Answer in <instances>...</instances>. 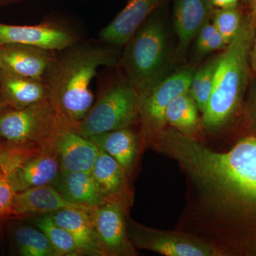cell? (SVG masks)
<instances>
[{
    "mask_svg": "<svg viewBox=\"0 0 256 256\" xmlns=\"http://www.w3.org/2000/svg\"><path fill=\"white\" fill-rule=\"evenodd\" d=\"M250 70L256 74V36L250 53Z\"/></svg>",
    "mask_w": 256,
    "mask_h": 256,
    "instance_id": "cell-31",
    "label": "cell"
},
{
    "mask_svg": "<svg viewBox=\"0 0 256 256\" xmlns=\"http://www.w3.org/2000/svg\"><path fill=\"white\" fill-rule=\"evenodd\" d=\"M15 192L8 173L0 166V218L12 217V206Z\"/></svg>",
    "mask_w": 256,
    "mask_h": 256,
    "instance_id": "cell-28",
    "label": "cell"
},
{
    "mask_svg": "<svg viewBox=\"0 0 256 256\" xmlns=\"http://www.w3.org/2000/svg\"><path fill=\"white\" fill-rule=\"evenodd\" d=\"M3 152H4V148H3L2 144L0 142V164H1Z\"/></svg>",
    "mask_w": 256,
    "mask_h": 256,
    "instance_id": "cell-34",
    "label": "cell"
},
{
    "mask_svg": "<svg viewBox=\"0 0 256 256\" xmlns=\"http://www.w3.org/2000/svg\"><path fill=\"white\" fill-rule=\"evenodd\" d=\"M55 53L26 45L0 44V65L4 72L44 82Z\"/></svg>",
    "mask_w": 256,
    "mask_h": 256,
    "instance_id": "cell-12",
    "label": "cell"
},
{
    "mask_svg": "<svg viewBox=\"0 0 256 256\" xmlns=\"http://www.w3.org/2000/svg\"><path fill=\"white\" fill-rule=\"evenodd\" d=\"M128 226V236L134 247L166 256L223 255L220 249L188 234L156 230L133 222Z\"/></svg>",
    "mask_w": 256,
    "mask_h": 256,
    "instance_id": "cell-8",
    "label": "cell"
},
{
    "mask_svg": "<svg viewBox=\"0 0 256 256\" xmlns=\"http://www.w3.org/2000/svg\"><path fill=\"white\" fill-rule=\"evenodd\" d=\"M50 100L22 109L8 108L0 114V142L9 149H46L54 146L60 133L68 129Z\"/></svg>",
    "mask_w": 256,
    "mask_h": 256,
    "instance_id": "cell-4",
    "label": "cell"
},
{
    "mask_svg": "<svg viewBox=\"0 0 256 256\" xmlns=\"http://www.w3.org/2000/svg\"><path fill=\"white\" fill-rule=\"evenodd\" d=\"M163 0H128L126 6L105 28L100 40L111 46H124Z\"/></svg>",
    "mask_w": 256,
    "mask_h": 256,
    "instance_id": "cell-13",
    "label": "cell"
},
{
    "mask_svg": "<svg viewBox=\"0 0 256 256\" xmlns=\"http://www.w3.org/2000/svg\"><path fill=\"white\" fill-rule=\"evenodd\" d=\"M214 10L210 0H175L174 23L180 54L186 50L204 25L210 21Z\"/></svg>",
    "mask_w": 256,
    "mask_h": 256,
    "instance_id": "cell-18",
    "label": "cell"
},
{
    "mask_svg": "<svg viewBox=\"0 0 256 256\" xmlns=\"http://www.w3.org/2000/svg\"><path fill=\"white\" fill-rule=\"evenodd\" d=\"M90 210L64 208L50 215L56 224L73 236L82 256H106Z\"/></svg>",
    "mask_w": 256,
    "mask_h": 256,
    "instance_id": "cell-15",
    "label": "cell"
},
{
    "mask_svg": "<svg viewBox=\"0 0 256 256\" xmlns=\"http://www.w3.org/2000/svg\"><path fill=\"white\" fill-rule=\"evenodd\" d=\"M212 4L216 9L233 8L237 6L240 0H210Z\"/></svg>",
    "mask_w": 256,
    "mask_h": 256,
    "instance_id": "cell-30",
    "label": "cell"
},
{
    "mask_svg": "<svg viewBox=\"0 0 256 256\" xmlns=\"http://www.w3.org/2000/svg\"><path fill=\"white\" fill-rule=\"evenodd\" d=\"M0 94L10 108L22 109L48 100L46 82L2 70Z\"/></svg>",
    "mask_w": 256,
    "mask_h": 256,
    "instance_id": "cell-19",
    "label": "cell"
},
{
    "mask_svg": "<svg viewBox=\"0 0 256 256\" xmlns=\"http://www.w3.org/2000/svg\"><path fill=\"white\" fill-rule=\"evenodd\" d=\"M0 166L8 173L16 193L36 186L53 185L60 174V158L55 144L34 150L4 148Z\"/></svg>",
    "mask_w": 256,
    "mask_h": 256,
    "instance_id": "cell-7",
    "label": "cell"
},
{
    "mask_svg": "<svg viewBox=\"0 0 256 256\" xmlns=\"http://www.w3.org/2000/svg\"><path fill=\"white\" fill-rule=\"evenodd\" d=\"M256 36V10L242 20L236 36L218 56L213 92L202 124L216 130L230 124L242 108L250 72V53Z\"/></svg>",
    "mask_w": 256,
    "mask_h": 256,
    "instance_id": "cell-3",
    "label": "cell"
},
{
    "mask_svg": "<svg viewBox=\"0 0 256 256\" xmlns=\"http://www.w3.org/2000/svg\"><path fill=\"white\" fill-rule=\"evenodd\" d=\"M212 18V23L220 32L227 45L236 36L244 20L237 6L214 10Z\"/></svg>",
    "mask_w": 256,
    "mask_h": 256,
    "instance_id": "cell-26",
    "label": "cell"
},
{
    "mask_svg": "<svg viewBox=\"0 0 256 256\" xmlns=\"http://www.w3.org/2000/svg\"><path fill=\"white\" fill-rule=\"evenodd\" d=\"M90 173L106 202H114L126 208L130 200L128 174L114 158L100 150Z\"/></svg>",
    "mask_w": 256,
    "mask_h": 256,
    "instance_id": "cell-16",
    "label": "cell"
},
{
    "mask_svg": "<svg viewBox=\"0 0 256 256\" xmlns=\"http://www.w3.org/2000/svg\"><path fill=\"white\" fill-rule=\"evenodd\" d=\"M247 118L252 134H256V88L247 106Z\"/></svg>",
    "mask_w": 256,
    "mask_h": 256,
    "instance_id": "cell-29",
    "label": "cell"
},
{
    "mask_svg": "<svg viewBox=\"0 0 256 256\" xmlns=\"http://www.w3.org/2000/svg\"><path fill=\"white\" fill-rule=\"evenodd\" d=\"M36 225L46 236L58 256H82L73 236L56 224L50 214L38 218Z\"/></svg>",
    "mask_w": 256,
    "mask_h": 256,
    "instance_id": "cell-24",
    "label": "cell"
},
{
    "mask_svg": "<svg viewBox=\"0 0 256 256\" xmlns=\"http://www.w3.org/2000/svg\"><path fill=\"white\" fill-rule=\"evenodd\" d=\"M100 150L114 158L130 174L138 153V140L136 133L130 128L114 130L89 138Z\"/></svg>",
    "mask_w": 256,
    "mask_h": 256,
    "instance_id": "cell-21",
    "label": "cell"
},
{
    "mask_svg": "<svg viewBox=\"0 0 256 256\" xmlns=\"http://www.w3.org/2000/svg\"><path fill=\"white\" fill-rule=\"evenodd\" d=\"M166 58L164 28L159 20H146L126 44L122 58L128 82L139 95L159 82Z\"/></svg>",
    "mask_w": 256,
    "mask_h": 256,
    "instance_id": "cell-5",
    "label": "cell"
},
{
    "mask_svg": "<svg viewBox=\"0 0 256 256\" xmlns=\"http://www.w3.org/2000/svg\"><path fill=\"white\" fill-rule=\"evenodd\" d=\"M194 74L192 68L178 70L140 94L139 119L149 139L164 129L166 108L178 96L188 92Z\"/></svg>",
    "mask_w": 256,
    "mask_h": 256,
    "instance_id": "cell-9",
    "label": "cell"
},
{
    "mask_svg": "<svg viewBox=\"0 0 256 256\" xmlns=\"http://www.w3.org/2000/svg\"><path fill=\"white\" fill-rule=\"evenodd\" d=\"M124 208L119 204L106 202L90 210L106 256L136 255L128 236Z\"/></svg>",
    "mask_w": 256,
    "mask_h": 256,
    "instance_id": "cell-11",
    "label": "cell"
},
{
    "mask_svg": "<svg viewBox=\"0 0 256 256\" xmlns=\"http://www.w3.org/2000/svg\"><path fill=\"white\" fill-rule=\"evenodd\" d=\"M218 60V56H217L204 65L196 72H194L192 78L188 92L202 114L206 109L213 92Z\"/></svg>",
    "mask_w": 256,
    "mask_h": 256,
    "instance_id": "cell-25",
    "label": "cell"
},
{
    "mask_svg": "<svg viewBox=\"0 0 256 256\" xmlns=\"http://www.w3.org/2000/svg\"><path fill=\"white\" fill-rule=\"evenodd\" d=\"M8 108H9V107L6 105L4 99H3L2 96L0 94V114Z\"/></svg>",
    "mask_w": 256,
    "mask_h": 256,
    "instance_id": "cell-32",
    "label": "cell"
},
{
    "mask_svg": "<svg viewBox=\"0 0 256 256\" xmlns=\"http://www.w3.org/2000/svg\"><path fill=\"white\" fill-rule=\"evenodd\" d=\"M56 56L45 76L48 100L62 122L76 130L94 104L90 86L101 67L114 66V50L97 44H74Z\"/></svg>",
    "mask_w": 256,
    "mask_h": 256,
    "instance_id": "cell-2",
    "label": "cell"
},
{
    "mask_svg": "<svg viewBox=\"0 0 256 256\" xmlns=\"http://www.w3.org/2000/svg\"><path fill=\"white\" fill-rule=\"evenodd\" d=\"M196 37V50L200 54L224 50L227 46L223 36L210 21L204 25Z\"/></svg>",
    "mask_w": 256,
    "mask_h": 256,
    "instance_id": "cell-27",
    "label": "cell"
},
{
    "mask_svg": "<svg viewBox=\"0 0 256 256\" xmlns=\"http://www.w3.org/2000/svg\"><path fill=\"white\" fill-rule=\"evenodd\" d=\"M16 248L22 256H58L45 234L40 228L20 226L14 230Z\"/></svg>",
    "mask_w": 256,
    "mask_h": 256,
    "instance_id": "cell-23",
    "label": "cell"
},
{
    "mask_svg": "<svg viewBox=\"0 0 256 256\" xmlns=\"http://www.w3.org/2000/svg\"><path fill=\"white\" fill-rule=\"evenodd\" d=\"M92 208L67 201L53 185L36 186L16 192L12 206V217L28 216L36 214H50L64 208Z\"/></svg>",
    "mask_w": 256,
    "mask_h": 256,
    "instance_id": "cell-17",
    "label": "cell"
},
{
    "mask_svg": "<svg viewBox=\"0 0 256 256\" xmlns=\"http://www.w3.org/2000/svg\"><path fill=\"white\" fill-rule=\"evenodd\" d=\"M22 0H0V5H8Z\"/></svg>",
    "mask_w": 256,
    "mask_h": 256,
    "instance_id": "cell-33",
    "label": "cell"
},
{
    "mask_svg": "<svg viewBox=\"0 0 256 256\" xmlns=\"http://www.w3.org/2000/svg\"><path fill=\"white\" fill-rule=\"evenodd\" d=\"M252 256H256V248L254 249V254H252Z\"/></svg>",
    "mask_w": 256,
    "mask_h": 256,
    "instance_id": "cell-37",
    "label": "cell"
},
{
    "mask_svg": "<svg viewBox=\"0 0 256 256\" xmlns=\"http://www.w3.org/2000/svg\"><path fill=\"white\" fill-rule=\"evenodd\" d=\"M250 3H252V9L256 10V0H250Z\"/></svg>",
    "mask_w": 256,
    "mask_h": 256,
    "instance_id": "cell-35",
    "label": "cell"
},
{
    "mask_svg": "<svg viewBox=\"0 0 256 256\" xmlns=\"http://www.w3.org/2000/svg\"><path fill=\"white\" fill-rule=\"evenodd\" d=\"M2 73V68L1 65H0V76H1Z\"/></svg>",
    "mask_w": 256,
    "mask_h": 256,
    "instance_id": "cell-36",
    "label": "cell"
},
{
    "mask_svg": "<svg viewBox=\"0 0 256 256\" xmlns=\"http://www.w3.org/2000/svg\"><path fill=\"white\" fill-rule=\"evenodd\" d=\"M198 109L190 92H184L172 101L166 108L164 112L166 124L178 132L193 137L200 126Z\"/></svg>",
    "mask_w": 256,
    "mask_h": 256,
    "instance_id": "cell-22",
    "label": "cell"
},
{
    "mask_svg": "<svg viewBox=\"0 0 256 256\" xmlns=\"http://www.w3.org/2000/svg\"><path fill=\"white\" fill-rule=\"evenodd\" d=\"M75 34L62 25L44 22L36 25L0 23V44H14L60 52L77 43Z\"/></svg>",
    "mask_w": 256,
    "mask_h": 256,
    "instance_id": "cell-10",
    "label": "cell"
},
{
    "mask_svg": "<svg viewBox=\"0 0 256 256\" xmlns=\"http://www.w3.org/2000/svg\"><path fill=\"white\" fill-rule=\"evenodd\" d=\"M53 186L67 201L94 208L106 203L101 196L92 173L60 172Z\"/></svg>",
    "mask_w": 256,
    "mask_h": 256,
    "instance_id": "cell-20",
    "label": "cell"
},
{
    "mask_svg": "<svg viewBox=\"0 0 256 256\" xmlns=\"http://www.w3.org/2000/svg\"><path fill=\"white\" fill-rule=\"evenodd\" d=\"M60 158V172H90L100 150L92 140L72 128L64 130L55 142Z\"/></svg>",
    "mask_w": 256,
    "mask_h": 256,
    "instance_id": "cell-14",
    "label": "cell"
},
{
    "mask_svg": "<svg viewBox=\"0 0 256 256\" xmlns=\"http://www.w3.org/2000/svg\"><path fill=\"white\" fill-rule=\"evenodd\" d=\"M140 117V95L128 82L106 89L77 126L86 138L114 130L130 128Z\"/></svg>",
    "mask_w": 256,
    "mask_h": 256,
    "instance_id": "cell-6",
    "label": "cell"
},
{
    "mask_svg": "<svg viewBox=\"0 0 256 256\" xmlns=\"http://www.w3.org/2000/svg\"><path fill=\"white\" fill-rule=\"evenodd\" d=\"M202 200L218 216L226 250L252 256L256 248V134L224 152L206 150L195 172Z\"/></svg>",
    "mask_w": 256,
    "mask_h": 256,
    "instance_id": "cell-1",
    "label": "cell"
}]
</instances>
